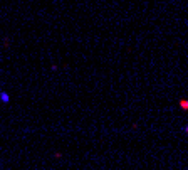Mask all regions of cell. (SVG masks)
<instances>
[{
	"instance_id": "6da1fadb",
	"label": "cell",
	"mask_w": 188,
	"mask_h": 170,
	"mask_svg": "<svg viewBox=\"0 0 188 170\" xmlns=\"http://www.w3.org/2000/svg\"><path fill=\"white\" fill-rule=\"evenodd\" d=\"M0 99H2L4 103H9V94H7V93H0Z\"/></svg>"
}]
</instances>
